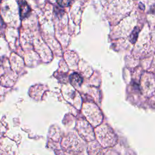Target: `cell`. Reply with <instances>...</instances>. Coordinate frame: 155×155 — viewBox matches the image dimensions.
<instances>
[{"mask_svg": "<svg viewBox=\"0 0 155 155\" xmlns=\"http://www.w3.org/2000/svg\"><path fill=\"white\" fill-rule=\"evenodd\" d=\"M30 12V8L26 2H22L19 4V13L21 19L26 18Z\"/></svg>", "mask_w": 155, "mask_h": 155, "instance_id": "obj_1", "label": "cell"}, {"mask_svg": "<svg viewBox=\"0 0 155 155\" xmlns=\"http://www.w3.org/2000/svg\"><path fill=\"white\" fill-rule=\"evenodd\" d=\"M70 81L73 86L78 87L81 85L83 79L78 73H73L70 76Z\"/></svg>", "mask_w": 155, "mask_h": 155, "instance_id": "obj_2", "label": "cell"}, {"mask_svg": "<svg viewBox=\"0 0 155 155\" xmlns=\"http://www.w3.org/2000/svg\"><path fill=\"white\" fill-rule=\"evenodd\" d=\"M139 31V29L137 27H135L134 29L133 30L132 33H131L130 36V40L132 43H134L136 41L138 36Z\"/></svg>", "mask_w": 155, "mask_h": 155, "instance_id": "obj_3", "label": "cell"}, {"mask_svg": "<svg viewBox=\"0 0 155 155\" xmlns=\"http://www.w3.org/2000/svg\"><path fill=\"white\" fill-rule=\"evenodd\" d=\"M73 0H56L57 3L62 7H66L68 6Z\"/></svg>", "mask_w": 155, "mask_h": 155, "instance_id": "obj_4", "label": "cell"}]
</instances>
